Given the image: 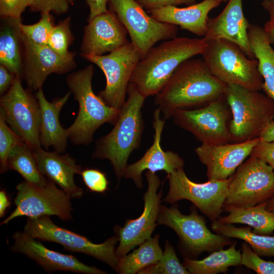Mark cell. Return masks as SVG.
<instances>
[{
  "label": "cell",
  "mask_w": 274,
  "mask_h": 274,
  "mask_svg": "<svg viewBox=\"0 0 274 274\" xmlns=\"http://www.w3.org/2000/svg\"><path fill=\"white\" fill-rule=\"evenodd\" d=\"M226 85L212 74L203 59L190 58L177 67L155 95V104L164 119H170L176 110L204 106L225 97Z\"/></svg>",
  "instance_id": "cell-1"
},
{
  "label": "cell",
  "mask_w": 274,
  "mask_h": 274,
  "mask_svg": "<svg viewBox=\"0 0 274 274\" xmlns=\"http://www.w3.org/2000/svg\"><path fill=\"white\" fill-rule=\"evenodd\" d=\"M127 93L114 127L97 140L92 154V158L110 161L118 182L123 177L130 154L140 146L144 128L142 109L146 97L131 83Z\"/></svg>",
  "instance_id": "cell-2"
},
{
  "label": "cell",
  "mask_w": 274,
  "mask_h": 274,
  "mask_svg": "<svg viewBox=\"0 0 274 274\" xmlns=\"http://www.w3.org/2000/svg\"><path fill=\"white\" fill-rule=\"evenodd\" d=\"M202 39L175 38L153 47L137 64L130 80L146 97L157 94L184 61L204 51Z\"/></svg>",
  "instance_id": "cell-3"
},
{
  "label": "cell",
  "mask_w": 274,
  "mask_h": 274,
  "mask_svg": "<svg viewBox=\"0 0 274 274\" xmlns=\"http://www.w3.org/2000/svg\"><path fill=\"white\" fill-rule=\"evenodd\" d=\"M92 65L70 74L66 81L79 105L76 119L67 128L68 139L75 145L87 146L93 141L95 131L106 123L115 124L120 109L107 105L92 87Z\"/></svg>",
  "instance_id": "cell-4"
},
{
  "label": "cell",
  "mask_w": 274,
  "mask_h": 274,
  "mask_svg": "<svg viewBox=\"0 0 274 274\" xmlns=\"http://www.w3.org/2000/svg\"><path fill=\"white\" fill-rule=\"evenodd\" d=\"M225 96L231 113L229 129L233 143L259 138L273 120L274 100L259 90L227 84Z\"/></svg>",
  "instance_id": "cell-5"
},
{
  "label": "cell",
  "mask_w": 274,
  "mask_h": 274,
  "mask_svg": "<svg viewBox=\"0 0 274 274\" xmlns=\"http://www.w3.org/2000/svg\"><path fill=\"white\" fill-rule=\"evenodd\" d=\"M201 55L212 74L223 83L254 90L262 89L257 59L249 57L235 44L224 39L208 41Z\"/></svg>",
  "instance_id": "cell-6"
},
{
  "label": "cell",
  "mask_w": 274,
  "mask_h": 274,
  "mask_svg": "<svg viewBox=\"0 0 274 274\" xmlns=\"http://www.w3.org/2000/svg\"><path fill=\"white\" fill-rule=\"evenodd\" d=\"M157 224L166 225L176 232L182 251L187 256L186 257L195 258L202 252L222 249L232 243L230 238L212 233L195 208L190 214L184 215L176 203L170 208L160 206Z\"/></svg>",
  "instance_id": "cell-7"
},
{
  "label": "cell",
  "mask_w": 274,
  "mask_h": 274,
  "mask_svg": "<svg viewBox=\"0 0 274 274\" xmlns=\"http://www.w3.org/2000/svg\"><path fill=\"white\" fill-rule=\"evenodd\" d=\"M23 231L38 240L59 244L64 250L93 257L115 270L118 265L119 259L115 246L118 239L116 235L102 243L95 244L84 236L57 226L49 216L28 218Z\"/></svg>",
  "instance_id": "cell-8"
},
{
  "label": "cell",
  "mask_w": 274,
  "mask_h": 274,
  "mask_svg": "<svg viewBox=\"0 0 274 274\" xmlns=\"http://www.w3.org/2000/svg\"><path fill=\"white\" fill-rule=\"evenodd\" d=\"M232 176L223 208L248 207L267 201L274 196V169L254 155Z\"/></svg>",
  "instance_id": "cell-9"
},
{
  "label": "cell",
  "mask_w": 274,
  "mask_h": 274,
  "mask_svg": "<svg viewBox=\"0 0 274 274\" xmlns=\"http://www.w3.org/2000/svg\"><path fill=\"white\" fill-rule=\"evenodd\" d=\"M56 185L49 180L44 187L37 186L26 181L19 183L16 186V208L1 225L7 224L21 216L36 218L56 216L62 221L72 220V197Z\"/></svg>",
  "instance_id": "cell-10"
},
{
  "label": "cell",
  "mask_w": 274,
  "mask_h": 274,
  "mask_svg": "<svg viewBox=\"0 0 274 274\" xmlns=\"http://www.w3.org/2000/svg\"><path fill=\"white\" fill-rule=\"evenodd\" d=\"M1 112L8 124L32 150L41 147V112L38 100L14 77L9 90L0 99Z\"/></svg>",
  "instance_id": "cell-11"
},
{
  "label": "cell",
  "mask_w": 274,
  "mask_h": 274,
  "mask_svg": "<svg viewBox=\"0 0 274 274\" xmlns=\"http://www.w3.org/2000/svg\"><path fill=\"white\" fill-rule=\"evenodd\" d=\"M81 55L98 66L105 75V88L98 95L109 106L121 109L125 101L131 75L142 59L139 50L128 42L108 55Z\"/></svg>",
  "instance_id": "cell-12"
},
{
  "label": "cell",
  "mask_w": 274,
  "mask_h": 274,
  "mask_svg": "<svg viewBox=\"0 0 274 274\" xmlns=\"http://www.w3.org/2000/svg\"><path fill=\"white\" fill-rule=\"evenodd\" d=\"M169 190L163 200L171 204L182 199L190 201L212 221L218 220L223 211L232 176L226 180H211L197 183L190 180L183 168L167 175Z\"/></svg>",
  "instance_id": "cell-13"
},
{
  "label": "cell",
  "mask_w": 274,
  "mask_h": 274,
  "mask_svg": "<svg viewBox=\"0 0 274 274\" xmlns=\"http://www.w3.org/2000/svg\"><path fill=\"white\" fill-rule=\"evenodd\" d=\"M109 4L111 11L125 26L142 58L158 42L177 36L176 25L156 20L135 0H110Z\"/></svg>",
  "instance_id": "cell-14"
},
{
  "label": "cell",
  "mask_w": 274,
  "mask_h": 274,
  "mask_svg": "<svg viewBox=\"0 0 274 274\" xmlns=\"http://www.w3.org/2000/svg\"><path fill=\"white\" fill-rule=\"evenodd\" d=\"M225 97L197 109H178L172 116L174 123L192 133L203 144L232 143L229 129L231 111Z\"/></svg>",
  "instance_id": "cell-15"
},
{
  "label": "cell",
  "mask_w": 274,
  "mask_h": 274,
  "mask_svg": "<svg viewBox=\"0 0 274 274\" xmlns=\"http://www.w3.org/2000/svg\"><path fill=\"white\" fill-rule=\"evenodd\" d=\"M148 187L145 193L144 210L142 214L135 219H127L123 226L114 227L119 244L116 253L119 259L125 256L135 247L151 237L157 225V221L161 206L162 190L157 192L161 181L155 174L147 170L145 174Z\"/></svg>",
  "instance_id": "cell-16"
},
{
  "label": "cell",
  "mask_w": 274,
  "mask_h": 274,
  "mask_svg": "<svg viewBox=\"0 0 274 274\" xmlns=\"http://www.w3.org/2000/svg\"><path fill=\"white\" fill-rule=\"evenodd\" d=\"M22 41L25 54L23 74L28 86L33 90L41 88L50 74H64L76 66L74 52L60 55L47 45L31 41L22 33Z\"/></svg>",
  "instance_id": "cell-17"
},
{
  "label": "cell",
  "mask_w": 274,
  "mask_h": 274,
  "mask_svg": "<svg viewBox=\"0 0 274 274\" xmlns=\"http://www.w3.org/2000/svg\"><path fill=\"white\" fill-rule=\"evenodd\" d=\"M12 238L14 242L11 250L13 252L25 255L47 272L65 271L85 274L107 273L82 263L72 255L62 254L47 248L38 239L23 231H16Z\"/></svg>",
  "instance_id": "cell-18"
},
{
  "label": "cell",
  "mask_w": 274,
  "mask_h": 274,
  "mask_svg": "<svg viewBox=\"0 0 274 274\" xmlns=\"http://www.w3.org/2000/svg\"><path fill=\"white\" fill-rule=\"evenodd\" d=\"M259 140L260 138H257L241 143L220 145L202 143L195 151L199 161L207 167L208 180H223L232 176L251 155Z\"/></svg>",
  "instance_id": "cell-19"
},
{
  "label": "cell",
  "mask_w": 274,
  "mask_h": 274,
  "mask_svg": "<svg viewBox=\"0 0 274 274\" xmlns=\"http://www.w3.org/2000/svg\"><path fill=\"white\" fill-rule=\"evenodd\" d=\"M160 112L158 107L153 112L154 134L152 145L141 158L127 165L123 174V177L131 179L138 188L143 187L142 174L145 170L152 173L163 170L168 175L177 169L183 168L184 161L182 157L173 151H164L161 148V134L165 120L160 118Z\"/></svg>",
  "instance_id": "cell-20"
},
{
  "label": "cell",
  "mask_w": 274,
  "mask_h": 274,
  "mask_svg": "<svg viewBox=\"0 0 274 274\" xmlns=\"http://www.w3.org/2000/svg\"><path fill=\"white\" fill-rule=\"evenodd\" d=\"M88 22L84 28L81 54L102 55L128 42L126 29L113 11L108 10Z\"/></svg>",
  "instance_id": "cell-21"
},
{
  "label": "cell",
  "mask_w": 274,
  "mask_h": 274,
  "mask_svg": "<svg viewBox=\"0 0 274 274\" xmlns=\"http://www.w3.org/2000/svg\"><path fill=\"white\" fill-rule=\"evenodd\" d=\"M250 24L245 16L242 0H228L222 11L216 17L209 18L208 30L203 38L206 41L224 39L230 41L254 58L248 30Z\"/></svg>",
  "instance_id": "cell-22"
},
{
  "label": "cell",
  "mask_w": 274,
  "mask_h": 274,
  "mask_svg": "<svg viewBox=\"0 0 274 274\" xmlns=\"http://www.w3.org/2000/svg\"><path fill=\"white\" fill-rule=\"evenodd\" d=\"M33 152L40 172L48 180L58 185L72 198L82 196L83 190L76 184L74 176L81 175L83 169L75 158L68 154L49 152L42 147Z\"/></svg>",
  "instance_id": "cell-23"
},
{
  "label": "cell",
  "mask_w": 274,
  "mask_h": 274,
  "mask_svg": "<svg viewBox=\"0 0 274 274\" xmlns=\"http://www.w3.org/2000/svg\"><path fill=\"white\" fill-rule=\"evenodd\" d=\"M220 4L214 0H204L187 7L169 6L148 12L158 21L179 25L196 35L204 37L208 30V14Z\"/></svg>",
  "instance_id": "cell-24"
},
{
  "label": "cell",
  "mask_w": 274,
  "mask_h": 274,
  "mask_svg": "<svg viewBox=\"0 0 274 274\" xmlns=\"http://www.w3.org/2000/svg\"><path fill=\"white\" fill-rule=\"evenodd\" d=\"M71 92L49 102L45 97L42 88L38 90L36 97L41 112L40 138L41 147L45 149L52 147L54 151L62 153L66 151L68 133L59 121V114L67 101Z\"/></svg>",
  "instance_id": "cell-25"
},
{
  "label": "cell",
  "mask_w": 274,
  "mask_h": 274,
  "mask_svg": "<svg viewBox=\"0 0 274 274\" xmlns=\"http://www.w3.org/2000/svg\"><path fill=\"white\" fill-rule=\"evenodd\" d=\"M248 34L251 51L263 78L262 89L274 100V50L263 27L250 24Z\"/></svg>",
  "instance_id": "cell-26"
},
{
  "label": "cell",
  "mask_w": 274,
  "mask_h": 274,
  "mask_svg": "<svg viewBox=\"0 0 274 274\" xmlns=\"http://www.w3.org/2000/svg\"><path fill=\"white\" fill-rule=\"evenodd\" d=\"M0 31V63L15 77L21 78L22 64L21 18H3Z\"/></svg>",
  "instance_id": "cell-27"
},
{
  "label": "cell",
  "mask_w": 274,
  "mask_h": 274,
  "mask_svg": "<svg viewBox=\"0 0 274 274\" xmlns=\"http://www.w3.org/2000/svg\"><path fill=\"white\" fill-rule=\"evenodd\" d=\"M266 205L267 201L248 207H225L223 211L229 214L218 220L226 224H247L256 234L269 235L274 231V212L268 211Z\"/></svg>",
  "instance_id": "cell-28"
},
{
  "label": "cell",
  "mask_w": 274,
  "mask_h": 274,
  "mask_svg": "<svg viewBox=\"0 0 274 274\" xmlns=\"http://www.w3.org/2000/svg\"><path fill=\"white\" fill-rule=\"evenodd\" d=\"M234 242L226 250L215 251L201 260L185 257L183 265L192 274H216L225 272L230 266L241 264V253Z\"/></svg>",
  "instance_id": "cell-29"
},
{
  "label": "cell",
  "mask_w": 274,
  "mask_h": 274,
  "mask_svg": "<svg viewBox=\"0 0 274 274\" xmlns=\"http://www.w3.org/2000/svg\"><path fill=\"white\" fill-rule=\"evenodd\" d=\"M159 235H155L131 253L120 258L115 270L120 274L138 273L145 267L155 263L163 253L159 245Z\"/></svg>",
  "instance_id": "cell-30"
},
{
  "label": "cell",
  "mask_w": 274,
  "mask_h": 274,
  "mask_svg": "<svg viewBox=\"0 0 274 274\" xmlns=\"http://www.w3.org/2000/svg\"><path fill=\"white\" fill-rule=\"evenodd\" d=\"M211 227L217 234L244 241L260 256L274 257V236L258 234L252 231L250 226L235 227L218 220L212 221Z\"/></svg>",
  "instance_id": "cell-31"
},
{
  "label": "cell",
  "mask_w": 274,
  "mask_h": 274,
  "mask_svg": "<svg viewBox=\"0 0 274 274\" xmlns=\"http://www.w3.org/2000/svg\"><path fill=\"white\" fill-rule=\"evenodd\" d=\"M8 167L18 173L26 182L37 186L44 187L48 181L38 168L33 150L23 141L10 152Z\"/></svg>",
  "instance_id": "cell-32"
},
{
  "label": "cell",
  "mask_w": 274,
  "mask_h": 274,
  "mask_svg": "<svg viewBox=\"0 0 274 274\" xmlns=\"http://www.w3.org/2000/svg\"><path fill=\"white\" fill-rule=\"evenodd\" d=\"M140 274H189L181 264L174 248L168 239L164 244V251L161 258L154 264L141 270Z\"/></svg>",
  "instance_id": "cell-33"
},
{
  "label": "cell",
  "mask_w": 274,
  "mask_h": 274,
  "mask_svg": "<svg viewBox=\"0 0 274 274\" xmlns=\"http://www.w3.org/2000/svg\"><path fill=\"white\" fill-rule=\"evenodd\" d=\"M53 18L50 13L42 14L39 21L33 24L21 23V32L28 39L40 45H47L48 40L54 26Z\"/></svg>",
  "instance_id": "cell-34"
},
{
  "label": "cell",
  "mask_w": 274,
  "mask_h": 274,
  "mask_svg": "<svg viewBox=\"0 0 274 274\" xmlns=\"http://www.w3.org/2000/svg\"><path fill=\"white\" fill-rule=\"evenodd\" d=\"M23 141L6 121L0 112V172L6 173L8 167V158L11 150Z\"/></svg>",
  "instance_id": "cell-35"
},
{
  "label": "cell",
  "mask_w": 274,
  "mask_h": 274,
  "mask_svg": "<svg viewBox=\"0 0 274 274\" xmlns=\"http://www.w3.org/2000/svg\"><path fill=\"white\" fill-rule=\"evenodd\" d=\"M70 17H67L54 25L47 44L51 49L61 55L71 52L68 48L73 42V37L70 27Z\"/></svg>",
  "instance_id": "cell-36"
},
{
  "label": "cell",
  "mask_w": 274,
  "mask_h": 274,
  "mask_svg": "<svg viewBox=\"0 0 274 274\" xmlns=\"http://www.w3.org/2000/svg\"><path fill=\"white\" fill-rule=\"evenodd\" d=\"M242 250L241 264L258 274H274V262L261 259L246 242L243 243Z\"/></svg>",
  "instance_id": "cell-37"
},
{
  "label": "cell",
  "mask_w": 274,
  "mask_h": 274,
  "mask_svg": "<svg viewBox=\"0 0 274 274\" xmlns=\"http://www.w3.org/2000/svg\"><path fill=\"white\" fill-rule=\"evenodd\" d=\"M81 175L83 181L91 192L104 193L107 191L109 181L105 173L95 168L82 170Z\"/></svg>",
  "instance_id": "cell-38"
},
{
  "label": "cell",
  "mask_w": 274,
  "mask_h": 274,
  "mask_svg": "<svg viewBox=\"0 0 274 274\" xmlns=\"http://www.w3.org/2000/svg\"><path fill=\"white\" fill-rule=\"evenodd\" d=\"M28 3L31 11L41 14L53 12L60 15L66 12L69 8L67 0H28Z\"/></svg>",
  "instance_id": "cell-39"
},
{
  "label": "cell",
  "mask_w": 274,
  "mask_h": 274,
  "mask_svg": "<svg viewBox=\"0 0 274 274\" xmlns=\"http://www.w3.org/2000/svg\"><path fill=\"white\" fill-rule=\"evenodd\" d=\"M27 7L28 0H0V15L3 18H21Z\"/></svg>",
  "instance_id": "cell-40"
},
{
  "label": "cell",
  "mask_w": 274,
  "mask_h": 274,
  "mask_svg": "<svg viewBox=\"0 0 274 274\" xmlns=\"http://www.w3.org/2000/svg\"><path fill=\"white\" fill-rule=\"evenodd\" d=\"M250 155L260 158L274 169V141L265 142L260 139Z\"/></svg>",
  "instance_id": "cell-41"
},
{
  "label": "cell",
  "mask_w": 274,
  "mask_h": 274,
  "mask_svg": "<svg viewBox=\"0 0 274 274\" xmlns=\"http://www.w3.org/2000/svg\"><path fill=\"white\" fill-rule=\"evenodd\" d=\"M143 8L148 10L158 9L169 6L181 4L191 5L195 0H135Z\"/></svg>",
  "instance_id": "cell-42"
},
{
  "label": "cell",
  "mask_w": 274,
  "mask_h": 274,
  "mask_svg": "<svg viewBox=\"0 0 274 274\" xmlns=\"http://www.w3.org/2000/svg\"><path fill=\"white\" fill-rule=\"evenodd\" d=\"M261 4L269 16V20L263 28L271 44L274 45V0H263Z\"/></svg>",
  "instance_id": "cell-43"
},
{
  "label": "cell",
  "mask_w": 274,
  "mask_h": 274,
  "mask_svg": "<svg viewBox=\"0 0 274 274\" xmlns=\"http://www.w3.org/2000/svg\"><path fill=\"white\" fill-rule=\"evenodd\" d=\"M15 76L3 65H0V94H4L11 86Z\"/></svg>",
  "instance_id": "cell-44"
},
{
  "label": "cell",
  "mask_w": 274,
  "mask_h": 274,
  "mask_svg": "<svg viewBox=\"0 0 274 274\" xmlns=\"http://www.w3.org/2000/svg\"><path fill=\"white\" fill-rule=\"evenodd\" d=\"M110 0H86L89 7L90 14L88 20L100 14L107 12V6Z\"/></svg>",
  "instance_id": "cell-45"
},
{
  "label": "cell",
  "mask_w": 274,
  "mask_h": 274,
  "mask_svg": "<svg viewBox=\"0 0 274 274\" xmlns=\"http://www.w3.org/2000/svg\"><path fill=\"white\" fill-rule=\"evenodd\" d=\"M261 141H274V120L269 122L261 132L259 137Z\"/></svg>",
  "instance_id": "cell-46"
},
{
  "label": "cell",
  "mask_w": 274,
  "mask_h": 274,
  "mask_svg": "<svg viewBox=\"0 0 274 274\" xmlns=\"http://www.w3.org/2000/svg\"><path fill=\"white\" fill-rule=\"evenodd\" d=\"M11 205V202L6 191L4 190L0 191V217H3Z\"/></svg>",
  "instance_id": "cell-47"
},
{
  "label": "cell",
  "mask_w": 274,
  "mask_h": 274,
  "mask_svg": "<svg viewBox=\"0 0 274 274\" xmlns=\"http://www.w3.org/2000/svg\"><path fill=\"white\" fill-rule=\"evenodd\" d=\"M266 208L268 211L274 212V196L267 201Z\"/></svg>",
  "instance_id": "cell-48"
},
{
  "label": "cell",
  "mask_w": 274,
  "mask_h": 274,
  "mask_svg": "<svg viewBox=\"0 0 274 274\" xmlns=\"http://www.w3.org/2000/svg\"><path fill=\"white\" fill-rule=\"evenodd\" d=\"M69 4H73L74 2V0H67Z\"/></svg>",
  "instance_id": "cell-49"
},
{
  "label": "cell",
  "mask_w": 274,
  "mask_h": 274,
  "mask_svg": "<svg viewBox=\"0 0 274 274\" xmlns=\"http://www.w3.org/2000/svg\"><path fill=\"white\" fill-rule=\"evenodd\" d=\"M214 1H218L219 2H224V1H226L227 0H214Z\"/></svg>",
  "instance_id": "cell-50"
}]
</instances>
